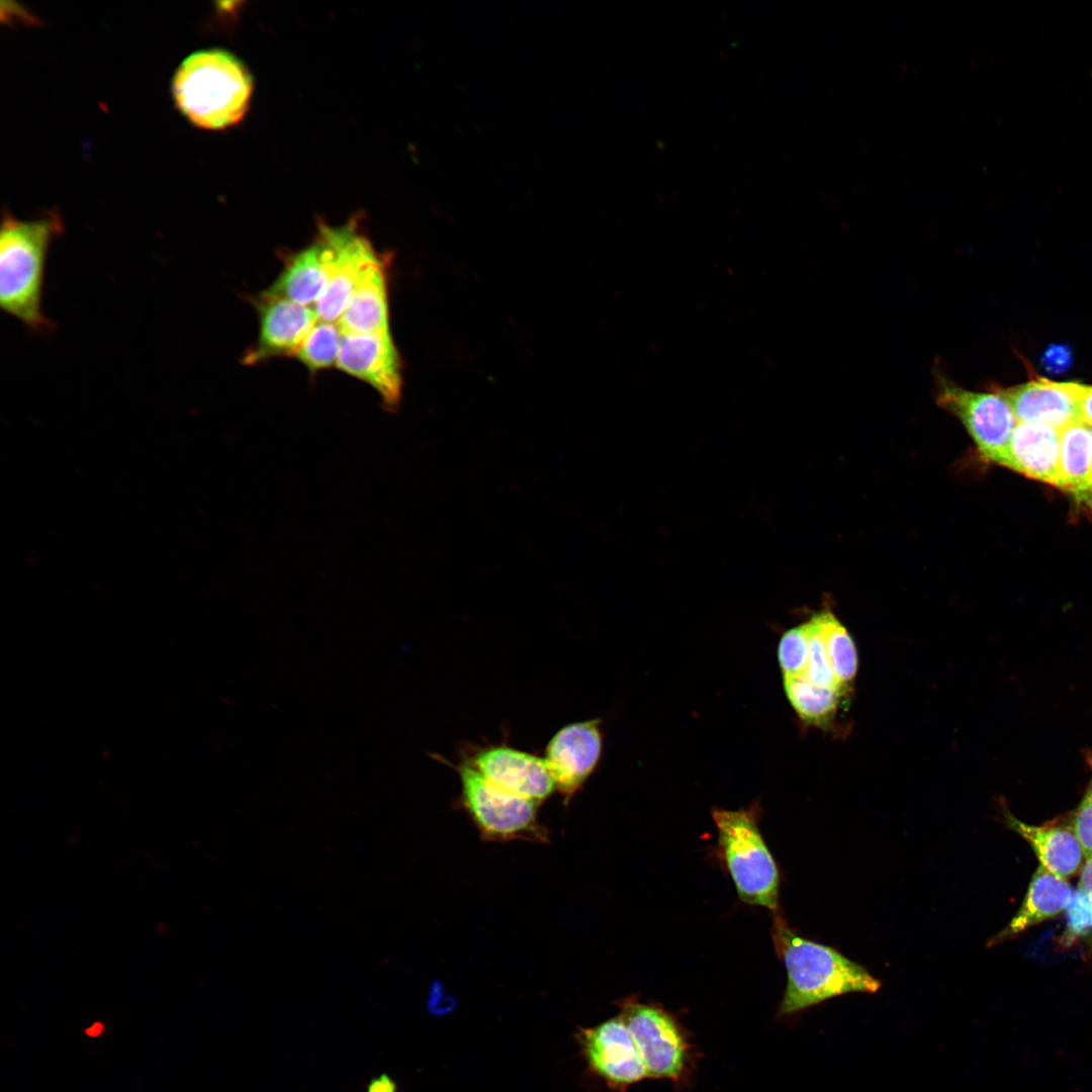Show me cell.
I'll return each instance as SVG.
<instances>
[{"label":"cell","mask_w":1092,"mask_h":1092,"mask_svg":"<svg viewBox=\"0 0 1092 1092\" xmlns=\"http://www.w3.org/2000/svg\"><path fill=\"white\" fill-rule=\"evenodd\" d=\"M1078 404L1081 421L1092 426V386L1080 384Z\"/></svg>","instance_id":"obj_28"},{"label":"cell","mask_w":1092,"mask_h":1092,"mask_svg":"<svg viewBox=\"0 0 1092 1092\" xmlns=\"http://www.w3.org/2000/svg\"><path fill=\"white\" fill-rule=\"evenodd\" d=\"M806 625L809 638V654L803 676L816 685L834 688L842 693H846L835 677L819 626L814 616L810 621L806 622Z\"/></svg>","instance_id":"obj_24"},{"label":"cell","mask_w":1092,"mask_h":1092,"mask_svg":"<svg viewBox=\"0 0 1092 1092\" xmlns=\"http://www.w3.org/2000/svg\"><path fill=\"white\" fill-rule=\"evenodd\" d=\"M337 253L326 287L314 304L320 321L338 323L367 266L378 257L355 218L335 226Z\"/></svg>","instance_id":"obj_13"},{"label":"cell","mask_w":1092,"mask_h":1092,"mask_svg":"<svg viewBox=\"0 0 1092 1092\" xmlns=\"http://www.w3.org/2000/svg\"><path fill=\"white\" fill-rule=\"evenodd\" d=\"M336 253L335 226L322 223L315 240L288 258L268 290L302 305L315 303L326 287Z\"/></svg>","instance_id":"obj_14"},{"label":"cell","mask_w":1092,"mask_h":1092,"mask_svg":"<svg viewBox=\"0 0 1092 1092\" xmlns=\"http://www.w3.org/2000/svg\"><path fill=\"white\" fill-rule=\"evenodd\" d=\"M178 110L194 125L224 129L240 122L250 107L253 79L232 53L200 50L186 57L172 79Z\"/></svg>","instance_id":"obj_3"},{"label":"cell","mask_w":1092,"mask_h":1092,"mask_svg":"<svg viewBox=\"0 0 1092 1092\" xmlns=\"http://www.w3.org/2000/svg\"><path fill=\"white\" fill-rule=\"evenodd\" d=\"M1045 358L1052 369H1061L1062 367L1067 366L1069 355L1066 349L1057 347L1052 348L1045 355Z\"/></svg>","instance_id":"obj_30"},{"label":"cell","mask_w":1092,"mask_h":1092,"mask_svg":"<svg viewBox=\"0 0 1092 1092\" xmlns=\"http://www.w3.org/2000/svg\"><path fill=\"white\" fill-rule=\"evenodd\" d=\"M336 366L368 383L389 410L401 395L399 357L390 333H343Z\"/></svg>","instance_id":"obj_9"},{"label":"cell","mask_w":1092,"mask_h":1092,"mask_svg":"<svg viewBox=\"0 0 1092 1092\" xmlns=\"http://www.w3.org/2000/svg\"><path fill=\"white\" fill-rule=\"evenodd\" d=\"M602 753L600 720L568 724L548 742L544 759L556 790L569 801L593 774Z\"/></svg>","instance_id":"obj_11"},{"label":"cell","mask_w":1092,"mask_h":1092,"mask_svg":"<svg viewBox=\"0 0 1092 1092\" xmlns=\"http://www.w3.org/2000/svg\"><path fill=\"white\" fill-rule=\"evenodd\" d=\"M819 626L826 651L839 685L847 692L857 670V653L854 642L845 627L828 611L814 615Z\"/></svg>","instance_id":"obj_22"},{"label":"cell","mask_w":1092,"mask_h":1092,"mask_svg":"<svg viewBox=\"0 0 1092 1092\" xmlns=\"http://www.w3.org/2000/svg\"><path fill=\"white\" fill-rule=\"evenodd\" d=\"M933 378L936 404L962 424L986 461L999 465L1017 425L1007 401L996 389L963 387L939 369Z\"/></svg>","instance_id":"obj_7"},{"label":"cell","mask_w":1092,"mask_h":1092,"mask_svg":"<svg viewBox=\"0 0 1092 1092\" xmlns=\"http://www.w3.org/2000/svg\"><path fill=\"white\" fill-rule=\"evenodd\" d=\"M1073 830L1086 857L1092 856V786L1080 804L1073 823Z\"/></svg>","instance_id":"obj_27"},{"label":"cell","mask_w":1092,"mask_h":1092,"mask_svg":"<svg viewBox=\"0 0 1092 1092\" xmlns=\"http://www.w3.org/2000/svg\"><path fill=\"white\" fill-rule=\"evenodd\" d=\"M259 313L257 344L245 356L254 364L275 356H294L318 322L314 309L266 290L256 302Z\"/></svg>","instance_id":"obj_12"},{"label":"cell","mask_w":1092,"mask_h":1092,"mask_svg":"<svg viewBox=\"0 0 1092 1092\" xmlns=\"http://www.w3.org/2000/svg\"><path fill=\"white\" fill-rule=\"evenodd\" d=\"M379 258L364 270L338 324L343 333H388L387 286Z\"/></svg>","instance_id":"obj_17"},{"label":"cell","mask_w":1092,"mask_h":1092,"mask_svg":"<svg viewBox=\"0 0 1092 1092\" xmlns=\"http://www.w3.org/2000/svg\"><path fill=\"white\" fill-rule=\"evenodd\" d=\"M466 759L490 783L537 804L555 790L544 757L506 744L475 748Z\"/></svg>","instance_id":"obj_10"},{"label":"cell","mask_w":1092,"mask_h":1092,"mask_svg":"<svg viewBox=\"0 0 1092 1092\" xmlns=\"http://www.w3.org/2000/svg\"><path fill=\"white\" fill-rule=\"evenodd\" d=\"M617 1005L648 1077L684 1084L695 1066L696 1053L678 1019L662 1006L634 997Z\"/></svg>","instance_id":"obj_5"},{"label":"cell","mask_w":1092,"mask_h":1092,"mask_svg":"<svg viewBox=\"0 0 1092 1092\" xmlns=\"http://www.w3.org/2000/svg\"><path fill=\"white\" fill-rule=\"evenodd\" d=\"M342 336L338 323L318 320L294 356L309 372L332 367L337 363Z\"/></svg>","instance_id":"obj_23"},{"label":"cell","mask_w":1092,"mask_h":1092,"mask_svg":"<svg viewBox=\"0 0 1092 1092\" xmlns=\"http://www.w3.org/2000/svg\"><path fill=\"white\" fill-rule=\"evenodd\" d=\"M448 764L458 774L461 804L485 839H547L537 818L539 804L493 785L466 758Z\"/></svg>","instance_id":"obj_6"},{"label":"cell","mask_w":1092,"mask_h":1092,"mask_svg":"<svg viewBox=\"0 0 1092 1092\" xmlns=\"http://www.w3.org/2000/svg\"><path fill=\"white\" fill-rule=\"evenodd\" d=\"M397 1086L394 1080L387 1074H381L369 1082L367 1092H396Z\"/></svg>","instance_id":"obj_29"},{"label":"cell","mask_w":1092,"mask_h":1092,"mask_svg":"<svg viewBox=\"0 0 1092 1092\" xmlns=\"http://www.w3.org/2000/svg\"><path fill=\"white\" fill-rule=\"evenodd\" d=\"M1008 824L1030 844L1040 866L1049 872L1067 879L1080 869L1084 852L1073 828L1032 826L1012 816Z\"/></svg>","instance_id":"obj_19"},{"label":"cell","mask_w":1092,"mask_h":1092,"mask_svg":"<svg viewBox=\"0 0 1092 1092\" xmlns=\"http://www.w3.org/2000/svg\"><path fill=\"white\" fill-rule=\"evenodd\" d=\"M1060 489L1092 511V438L1082 421L1060 430Z\"/></svg>","instance_id":"obj_18"},{"label":"cell","mask_w":1092,"mask_h":1092,"mask_svg":"<svg viewBox=\"0 0 1092 1092\" xmlns=\"http://www.w3.org/2000/svg\"><path fill=\"white\" fill-rule=\"evenodd\" d=\"M1089 430H1090V434H1091V438H1092V426H1089Z\"/></svg>","instance_id":"obj_32"},{"label":"cell","mask_w":1092,"mask_h":1092,"mask_svg":"<svg viewBox=\"0 0 1092 1092\" xmlns=\"http://www.w3.org/2000/svg\"><path fill=\"white\" fill-rule=\"evenodd\" d=\"M1079 388L1080 383L1040 378L996 390L1009 404L1017 423H1036L1061 430L1081 421Z\"/></svg>","instance_id":"obj_15"},{"label":"cell","mask_w":1092,"mask_h":1092,"mask_svg":"<svg viewBox=\"0 0 1092 1092\" xmlns=\"http://www.w3.org/2000/svg\"><path fill=\"white\" fill-rule=\"evenodd\" d=\"M1067 940L1092 930V896L1079 888L1072 893L1067 906Z\"/></svg>","instance_id":"obj_26"},{"label":"cell","mask_w":1092,"mask_h":1092,"mask_svg":"<svg viewBox=\"0 0 1092 1092\" xmlns=\"http://www.w3.org/2000/svg\"><path fill=\"white\" fill-rule=\"evenodd\" d=\"M999 465L1060 488V430L1017 423Z\"/></svg>","instance_id":"obj_16"},{"label":"cell","mask_w":1092,"mask_h":1092,"mask_svg":"<svg viewBox=\"0 0 1092 1092\" xmlns=\"http://www.w3.org/2000/svg\"><path fill=\"white\" fill-rule=\"evenodd\" d=\"M1079 888L1092 896V856L1087 857L1082 869Z\"/></svg>","instance_id":"obj_31"},{"label":"cell","mask_w":1092,"mask_h":1092,"mask_svg":"<svg viewBox=\"0 0 1092 1092\" xmlns=\"http://www.w3.org/2000/svg\"><path fill=\"white\" fill-rule=\"evenodd\" d=\"M63 233L59 214L22 220L3 212L0 232V306L38 335L56 326L42 311L46 261L54 240Z\"/></svg>","instance_id":"obj_2"},{"label":"cell","mask_w":1092,"mask_h":1092,"mask_svg":"<svg viewBox=\"0 0 1092 1092\" xmlns=\"http://www.w3.org/2000/svg\"><path fill=\"white\" fill-rule=\"evenodd\" d=\"M771 938L787 971V985L778 1008L791 1016L847 993H876L881 982L835 948L794 931L779 912L772 913Z\"/></svg>","instance_id":"obj_1"},{"label":"cell","mask_w":1092,"mask_h":1092,"mask_svg":"<svg viewBox=\"0 0 1092 1092\" xmlns=\"http://www.w3.org/2000/svg\"><path fill=\"white\" fill-rule=\"evenodd\" d=\"M784 679L786 695L803 721L823 725L832 719L844 693L816 685L803 675Z\"/></svg>","instance_id":"obj_21"},{"label":"cell","mask_w":1092,"mask_h":1092,"mask_svg":"<svg viewBox=\"0 0 1092 1092\" xmlns=\"http://www.w3.org/2000/svg\"><path fill=\"white\" fill-rule=\"evenodd\" d=\"M575 1038L590 1073L614 1091L626 1092L648 1077L632 1035L619 1015L594 1027H579Z\"/></svg>","instance_id":"obj_8"},{"label":"cell","mask_w":1092,"mask_h":1092,"mask_svg":"<svg viewBox=\"0 0 1092 1092\" xmlns=\"http://www.w3.org/2000/svg\"><path fill=\"white\" fill-rule=\"evenodd\" d=\"M1072 890L1066 879L1039 866L1035 871L1025 899L1016 915L996 940H1003L1062 913L1068 906Z\"/></svg>","instance_id":"obj_20"},{"label":"cell","mask_w":1092,"mask_h":1092,"mask_svg":"<svg viewBox=\"0 0 1092 1092\" xmlns=\"http://www.w3.org/2000/svg\"><path fill=\"white\" fill-rule=\"evenodd\" d=\"M809 654V638L806 623L788 630L781 638L778 649L780 666L784 677L803 675Z\"/></svg>","instance_id":"obj_25"},{"label":"cell","mask_w":1092,"mask_h":1092,"mask_svg":"<svg viewBox=\"0 0 1092 1092\" xmlns=\"http://www.w3.org/2000/svg\"><path fill=\"white\" fill-rule=\"evenodd\" d=\"M758 809L712 810L717 851L739 899L779 912L780 871L758 827Z\"/></svg>","instance_id":"obj_4"}]
</instances>
